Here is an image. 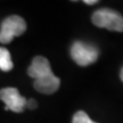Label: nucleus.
<instances>
[{"instance_id":"11","label":"nucleus","mask_w":123,"mask_h":123,"mask_svg":"<svg viewBox=\"0 0 123 123\" xmlns=\"http://www.w3.org/2000/svg\"><path fill=\"white\" fill-rule=\"evenodd\" d=\"M120 76H121V80H122V82H123V68L121 70V73H120Z\"/></svg>"},{"instance_id":"1","label":"nucleus","mask_w":123,"mask_h":123,"mask_svg":"<svg viewBox=\"0 0 123 123\" xmlns=\"http://www.w3.org/2000/svg\"><path fill=\"white\" fill-rule=\"evenodd\" d=\"M92 23L98 27L123 32V16L110 8H101L92 15Z\"/></svg>"},{"instance_id":"2","label":"nucleus","mask_w":123,"mask_h":123,"mask_svg":"<svg viewBox=\"0 0 123 123\" xmlns=\"http://www.w3.org/2000/svg\"><path fill=\"white\" fill-rule=\"evenodd\" d=\"M71 56L78 65L88 66L97 61L99 50L92 44L76 41L71 48Z\"/></svg>"},{"instance_id":"5","label":"nucleus","mask_w":123,"mask_h":123,"mask_svg":"<svg viewBox=\"0 0 123 123\" xmlns=\"http://www.w3.org/2000/svg\"><path fill=\"white\" fill-rule=\"evenodd\" d=\"M51 67L47 58L42 56H37L33 58V61L31 63V65L27 68V74L34 80L41 79L46 75L51 74Z\"/></svg>"},{"instance_id":"9","label":"nucleus","mask_w":123,"mask_h":123,"mask_svg":"<svg viewBox=\"0 0 123 123\" xmlns=\"http://www.w3.org/2000/svg\"><path fill=\"white\" fill-rule=\"evenodd\" d=\"M26 107L27 108H30V110H33L37 107V101L34 99H29L26 100Z\"/></svg>"},{"instance_id":"10","label":"nucleus","mask_w":123,"mask_h":123,"mask_svg":"<svg viewBox=\"0 0 123 123\" xmlns=\"http://www.w3.org/2000/svg\"><path fill=\"white\" fill-rule=\"evenodd\" d=\"M98 1L97 0H86L84 1V4H87V5H95V4H97Z\"/></svg>"},{"instance_id":"4","label":"nucleus","mask_w":123,"mask_h":123,"mask_svg":"<svg viewBox=\"0 0 123 123\" xmlns=\"http://www.w3.org/2000/svg\"><path fill=\"white\" fill-rule=\"evenodd\" d=\"M0 99L5 103V110L21 113L26 107V99L16 88H4L0 90Z\"/></svg>"},{"instance_id":"8","label":"nucleus","mask_w":123,"mask_h":123,"mask_svg":"<svg viewBox=\"0 0 123 123\" xmlns=\"http://www.w3.org/2000/svg\"><path fill=\"white\" fill-rule=\"evenodd\" d=\"M72 123H97V122L92 121L86 112L79 111V112H76L74 114L73 120H72Z\"/></svg>"},{"instance_id":"6","label":"nucleus","mask_w":123,"mask_h":123,"mask_svg":"<svg viewBox=\"0 0 123 123\" xmlns=\"http://www.w3.org/2000/svg\"><path fill=\"white\" fill-rule=\"evenodd\" d=\"M59 86H61V80L53 73L34 81L35 90L41 93H46V95H51L54 92H56Z\"/></svg>"},{"instance_id":"7","label":"nucleus","mask_w":123,"mask_h":123,"mask_svg":"<svg viewBox=\"0 0 123 123\" xmlns=\"http://www.w3.org/2000/svg\"><path fill=\"white\" fill-rule=\"evenodd\" d=\"M13 66L14 64L9 51L6 48L0 47V70L5 71V72H9V71H12Z\"/></svg>"},{"instance_id":"3","label":"nucleus","mask_w":123,"mask_h":123,"mask_svg":"<svg viewBox=\"0 0 123 123\" xmlns=\"http://www.w3.org/2000/svg\"><path fill=\"white\" fill-rule=\"evenodd\" d=\"M26 30V23L19 16L12 15L5 19L0 29V42L9 43L13 38L23 34Z\"/></svg>"}]
</instances>
